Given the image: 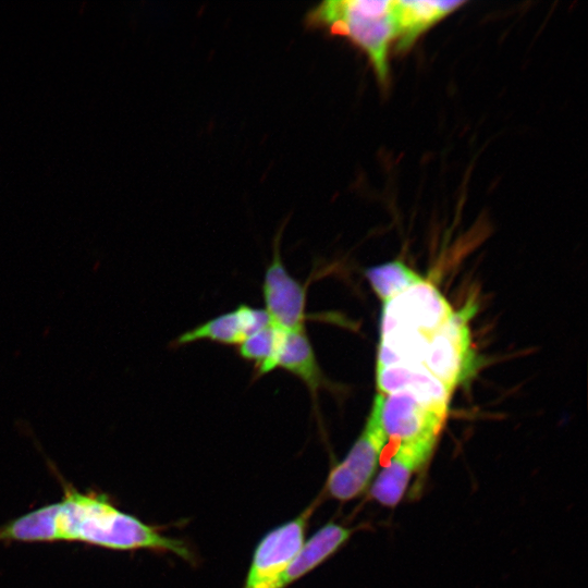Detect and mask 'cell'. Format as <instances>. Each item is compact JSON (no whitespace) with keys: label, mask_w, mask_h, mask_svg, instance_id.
<instances>
[{"label":"cell","mask_w":588,"mask_h":588,"mask_svg":"<svg viewBox=\"0 0 588 588\" xmlns=\"http://www.w3.org/2000/svg\"><path fill=\"white\" fill-rule=\"evenodd\" d=\"M270 324L265 309L241 305L230 313L217 316L205 323L182 333L177 345L208 340L222 344L240 345L246 338Z\"/></svg>","instance_id":"8fae6325"},{"label":"cell","mask_w":588,"mask_h":588,"mask_svg":"<svg viewBox=\"0 0 588 588\" xmlns=\"http://www.w3.org/2000/svg\"><path fill=\"white\" fill-rule=\"evenodd\" d=\"M274 365L275 368H283L298 377L306 384L314 400L319 389L328 387V381L319 367L304 327L282 330Z\"/></svg>","instance_id":"4fadbf2b"},{"label":"cell","mask_w":588,"mask_h":588,"mask_svg":"<svg viewBox=\"0 0 588 588\" xmlns=\"http://www.w3.org/2000/svg\"><path fill=\"white\" fill-rule=\"evenodd\" d=\"M365 275L383 303L424 281L400 260L370 267L365 271Z\"/></svg>","instance_id":"9a60e30c"},{"label":"cell","mask_w":588,"mask_h":588,"mask_svg":"<svg viewBox=\"0 0 588 588\" xmlns=\"http://www.w3.org/2000/svg\"><path fill=\"white\" fill-rule=\"evenodd\" d=\"M280 233L274 241L272 260L264 280V299L270 323L280 330L304 327L306 287L287 272L279 250Z\"/></svg>","instance_id":"ba28073f"},{"label":"cell","mask_w":588,"mask_h":588,"mask_svg":"<svg viewBox=\"0 0 588 588\" xmlns=\"http://www.w3.org/2000/svg\"><path fill=\"white\" fill-rule=\"evenodd\" d=\"M62 497L0 526V542H81L113 551L150 550L173 553L194 561L181 539L160 532L138 517L122 511L101 491H81L59 477Z\"/></svg>","instance_id":"6da1fadb"},{"label":"cell","mask_w":588,"mask_h":588,"mask_svg":"<svg viewBox=\"0 0 588 588\" xmlns=\"http://www.w3.org/2000/svg\"><path fill=\"white\" fill-rule=\"evenodd\" d=\"M453 313L438 289L424 280L383 303L380 334L405 329L431 335Z\"/></svg>","instance_id":"8992f818"},{"label":"cell","mask_w":588,"mask_h":588,"mask_svg":"<svg viewBox=\"0 0 588 588\" xmlns=\"http://www.w3.org/2000/svg\"><path fill=\"white\" fill-rule=\"evenodd\" d=\"M318 495L295 518L271 529L258 542L243 588H269L301 550Z\"/></svg>","instance_id":"5b68a950"},{"label":"cell","mask_w":588,"mask_h":588,"mask_svg":"<svg viewBox=\"0 0 588 588\" xmlns=\"http://www.w3.org/2000/svg\"><path fill=\"white\" fill-rule=\"evenodd\" d=\"M380 421L389 438L397 442L424 436H439L444 415L422 404L413 393L399 391L376 395Z\"/></svg>","instance_id":"52a82bcc"},{"label":"cell","mask_w":588,"mask_h":588,"mask_svg":"<svg viewBox=\"0 0 588 588\" xmlns=\"http://www.w3.org/2000/svg\"><path fill=\"white\" fill-rule=\"evenodd\" d=\"M352 528L330 522L320 527L269 588H286L334 554L351 537Z\"/></svg>","instance_id":"7c38bea8"},{"label":"cell","mask_w":588,"mask_h":588,"mask_svg":"<svg viewBox=\"0 0 588 588\" xmlns=\"http://www.w3.org/2000/svg\"><path fill=\"white\" fill-rule=\"evenodd\" d=\"M388 437L373 401L366 426L346 456L330 470L324 490L339 501L360 495L370 485Z\"/></svg>","instance_id":"3957f363"},{"label":"cell","mask_w":588,"mask_h":588,"mask_svg":"<svg viewBox=\"0 0 588 588\" xmlns=\"http://www.w3.org/2000/svg\"><path fill=\"white\" fill-rule=\"evenodd\" d=\"M282 330L271 323L249 335L240 344V355L254 362L258 375H265L275 369L274 359L280 343Z\"/></svg>","instance_id":"2e32d148"},{"label":"cell","mask_w":588,"mask_h":588,"mask_svg":"<svg viewBox=\"0 0 588 588\" xmlns=\"http://www.w3.org/2000/svg\"><path fill=\"white\" fill-rule=\"evenodd\" d=\"M394 8L392 0L323 1L308 12L306 23L310 27L327 28L330 34L344 36L357 45L385 86L389 48L397 37Z\"/></svg>","instance_id":"7a4b0ae2"},{"label":"cell","mask_w":588,"mask_h":588,"mask_svg":"<svg viewBox=\"0 0 588 588\" xmlns=\"http://www.w3.org/2000/svg\"><path fill=\"white\" fill-rule=\"evenodd\" d=\"M474 304L466 305L429 338L421 366L451 391L475 369L467 321Z\"/></svg>","instance_id":"277c9868"},{"label":"cell","mask_w":588,"mask_h":588,"mask_svg":"<svg viewBox=\"0 0 588 588\" xmlns=\"http://www.w3.org/2000/svg\"><path fill=\"white\" fill-rule=\"evenodd\" d=\"M464 3V1L433 0L395 1L397 51L408 49L422 33Z\"/></svg>","instance_id":"5bb4252c"},{"label":"cell","mask_w":588,"mask_h":588,"mask_svg":"<svg viewBox=\"0 0 588 588\" xmlns=\"http://www.w3.org/2000/svg\"><path fill=\"white\" fill-rule=\"evenodd\" d=\"M438 436H424L399 442L387 466L378 474L370 497L384 506H395L402 500L413 475L432 455Z\"/></svg>","instance_id":"9c48e42d"},{"label":"cell","mask_w":588,"mask_h":588,"mask_svg":"<svg viewBox=\"0 0 588 588\" xmlns=\"http://www.w3.org/2000/svg\"><path fill=\"white\" fill-rule=\"evenodd\" d=\"M377 385L385 394L408 391L429 408L444 416L448 414L452 391L421 365L377 368Z\"/></svg>","instance_id":"30bf717a"}]
</instances>
